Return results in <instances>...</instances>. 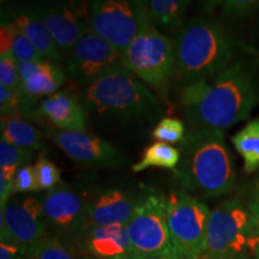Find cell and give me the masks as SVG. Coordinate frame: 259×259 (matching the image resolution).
Instances as JSON below:
<instances>
[{"label": "cell", "mask_w": 259, "mask_h": 259, "mask_svg": "<svg viewBox=\"0 0 259 259\" xmlns=\"http://www.w3.org/2000/svg\"><path fill=\"white\" fill-rule=\"evenodd\" d=\"M180 105L192 128L223 131L248 119L259 105V53L246 50L216 78L183 88Z\"/></svg>", "instance_id": "1"}, {"label": "cell", "mask_w": 259, "mask_h": 259, "mask_svg": "<svg viewBox=\"0 0 259 259\" xmlns=\"http://www.w3.org/2000/svg\"><path fill=\"white\" fill-rule=\"evenodd\" d=\"M174 47V78L183 88L216 78L247 50L222 25L203 16L190 19L180 29Z\"/></svg>", "instance_id": "2"}, {"label": "cell", "mask_w": 259, "mask_h": 259, "mask_svg": "<svg viewBox=\"0 0 259 259\" xmlns=\"http://www.w3.org/2000/svg\"><path fill=\"white\" fill-rule=\"evenodd\" d=\"M176 178L183 191L202 197L229 193L234 186L233 156L220 130L191 128L179 143Z\"/></svg>", "instance_id": "3"}, {"label": "cell", "mask_w": 259, "mask_h": 259, "mask_svg": "<svg viewBox=\"0 0 259 259\" xmlns=\"http://www.w3.org/2000/svg\"><path fill=\"white\" fill-rule=\"evenodd\" d=\"M88 114L120 124H151L162 114L157 97L124 65L100 77L84 90Z\"/></svg>", "instance_id": "4"}, {"label": "cell", "mask_w": 259, "mask_h": 259, "mask_svg": "<svg viewBox=\"0 0 259 259\" xmlns=\"http://www.w3.org/2000/svg\"><path fill=\"white\" fill-rule=\"evenodd\" d=\"M258 245L250 210L240 199L232 198L210 213L206 247L199 259H248L255 255Z\"/></svg>", "instance_id": "5"}, {"label": "cell", "mask_w": 259, "mask_h": 259, "mask_svg": "<svg viewBox=\"0 0 259 259\" xmlns=\"http://www.w3.org/2000/svg\"><path fill=\"white\" fill-rule=\"evenodd\" d=\"M122 65L153 88L164 89L176 71L174 42L161 34L147 17L122 53Z\"/></svg>", "instance_id": "6"}, {"label": "cell", "mask_w": 259, "mask_h": 259, "mask_svg": "<svg viewBox=\"0 0 259 259\" xmlns=\"http://www.w3.org/2000/svg\"><path fill=\"white\" fill-rule=\"evenodd\" d=\"M166 209L173 247L184 259H199L206 247L211 211L202 200L183 190L168 194Z\"/></svg>", "instance_id": "7"}, {"label": "cell", "mask_w": 259, "mask_h": 259, "mask_svg": "<svg viewBox=\"0 0 259 259\" xmlns=\"http://www.w3.org/2000/svg\"><path fill=\"white\" fill-rule=\"evenodd\" d=\"M126 229L138 259L167 253L174 248L167 222L166 198L161 194L149 192L139 197Z\"/></svg>", "instance_id": "8"}, {"label": "cell", "mask_w": 259, "mask_h": 259, "mask_svg": "<svg viewBox=\"0 0 259 259\" xmlns=\"http://www.w3.org/2000/svg\"><path fill=\"white\" fill-rule=\"evenodd\" d=\"M147 19L142 2L94 0L89 3V25L93 32L119 53H124Z\"/></svg>", "instance_id": "9"}, {"label": "cell", "mask_w": 259, "mask_h": 259, "mask_svg": "<svg viewBox=\"0 0 259 259\" xmlns=\"http://www.w3.org/2000/svg\"><path fill=\"white\" fill-rule=\"evenodd\" d=\"M47 228L44 204L35 197H11L0 209V242L29 247L47 235Z\"/></svg>", "instance_id": "10"}, {"label": "cell", "mask_w": 259, "mask_h": 259, "mask_svg": "<svg viewBox=\"0 0 259 259\" xmlns=\"http://www.w3.org/2000/svg\"><path fill=\"white\" fill-rule=\"evenodd\" d=\"M121 65V54L93 31L80 38L66 58L67 72L84 88Z\"/></svg>", "instance_id": "11"}, {"label": "cell", "mask_w": 259, "mask_h": 259, "mask_svg": "<svg viewBox=\"0 0 259 259\" xmlns=\"http://www.w3.org/2000/svg\"><path fill=\"white\" fill-rule=\"evenodd\" d=\"M32 8L61 52L69 53L80 38L92 31L87 3L44 2L32 4Z\"/></svg>", "instance_id": "12"}, {"label": "cell", "mask_w": 259, "mask_h": 259, "mask_svg": "<svg viewBox=\"0 0 259 259\" xmlns=\"http://www.w3.org/2000/svg\"><path fill=\"white\" fill-rule=\"evenodd\" d=\"M47 136L71 160L88 167H120L126 156L114 145L88 131L47 128Z\"/></svg>", "instance_id": "13"}, {"label": "cell", "mask_w": 259, "mask_h": 259, "mask_svg": "<svg viewBox=\"0 0 259 259\" xmlns=\"http://www.w3.org/2000/svg\"><path fill=\"white\" fill-rule=\"evenodd\" d=\"M44 204L47 227L60 236L73 242L79 240L87 231V203L78 193L65 186L45 193Z\"/></svg>", "instance_id": "14"}, {"label": "cell", "mask_w": 259, "mask_h": 259, "mask_svg": "<svg viewBox=\"0 0 259 259\" xmlns=\"http://www.w3.org/2000/svg\"><path fill=\"white\" fill-rule=\"evenodd\" d=\"M76 245L95 259H138L124 225L89 227Z\"/></svg>", "instance_id": "15"}, {"label": "cell", "mask_w": 259, "mask_h": 259, "mask_svg": "<svg viewBox=\"0 0 259 259\" xmlns=\"http://www.w3.org/2000/svg\"><path fill=\"white\" fill-rule=\"evenodd\" d=\"M139 197L120 189H107L93 194L87 203V228L96 226H126Z\"/></svg>", "instance_id": "16"}, {"label": "cell", "mask_w": 259, "mask_h": 259, "mask_svg": "<svg viewBox=\"0 0 259 259\" xmlns=\"http://www.w3.org/2000/svg\"><path fill=\"white\" fill-rule=\"evenodd\" d=\"M85 108L73 94L59 90L42 100L29 116L44 119L58 130L85 131Z\"/></svg>", "instance_id": "17"}, {"label": "cell", "mask_w": 259, "mask_h": 259, "mask_svg": "<svg viewBox=\"0 0 259 259\" xmlns=\"http://www.w3.org/2000/svg\"><path fill=\"white\" fill-rule=\"evenodd\" d=\"M18 71L21 77L19 92L34 101L58 93L66 82V74L59 65L52 61L18 63Z\"/></svg>", "instance_id": "18"}, {"label": "cell", "mask_w": 259, "mask_h": 259, "mask_svg": "<svg viewBox=\"0 0 259 259\" xmlns=\"http://www.w3.org/2000/svg\"><path fill=\"white\" fill-rule=\"evenodd\" d=\"M5 15L11 22L23 32V35L34 45L45 59L53 61H61L64 59L61 50L51 36L50 31L42 23V21L35 12L32 5L21 4L12 6Z\"/></svg>", "instance_id": "19"}, {"label": "cell", "mask_w": 259, "mask_h": 259, "mask_svg": "<svg viewBox=\"0 0 259 259\" xmlns=\"http://www.w3.org/2000/svg\"><path fill=\"white\" fill-rule=\"evenodd\" d=\"M11 53L18 63L25 61H45L40 52L24 36L23 32L12 23L11 19L4 12L2 15V28H0V56Z\"/></svg>", "instance_id": "20"}, {"label": "cell", "mask_w": 259, "mask_h": 259, "mask_svg": "<svg viewBox=\"0 0 259 259\" xmlns=\"http://www.w3.org/2000/svg\"><path fill=\"white\" fill-rule=\"evenodd\" d=\"M143 3L145 15L157 29L176 30L184 27L185 12L191 4L187 0H147Z\"/></svg>", "instance_id": "21"}, {"label": "cell", "mask_w": 259, "mask_h": 259, "mask_svg": "<svg viewBox=\"0 0 259 259\" xmlns=\"http://www.w3.org/2000/svg\"><path fill=\"white\" fill-rule=\"evenodd\" d=\"M0 135L3 142L25 150H38L45 145L42 132L30 122L16 116L2 118Z\"/></svg>", "instance_id": "22"}, {"label": "cell", "mask_w": 259, "mask_h": 259, "mask_svg": "<svg viewBox=\"0 0 259 259\" xmlns=\"http://www.w3.org/2000/svg\"><path fill=\"white\" fill-rule=\"evenodd\" d=\"M232 142L244 160L245 170L247 173L257 170L259 168V116L233 136Z\"/></svg>", "instance_id": "23"}, {"label": "cell", "mask_w": 259, "mask_h": 259, "mask_svg": "<svg viewBox=\"0 0 259 259\" xmlns=\"http://www.w3.org/2000/svg\"><path fill=\"white\" fill-rule=\"evenodd\" d=\"M179 149L174 148L170 144L156 142L145 149L142 160L132 166V170L135 173H139V171H143L150 167H158L176 171L179 166Z\"/></svg>", "instance_id": "24"}, {"label": "cell", "mask_w": 259, "mask_h": 259, "mask_svg": "<svg viewBox=\"0 0 259 259\" xmlns=\"http://www.w3.org/2000/svg\"><path fill=\"white\" fill-rule=\"evenodd\" d=\"M27 259H77L72 247L56 235H46L28 247Z\"/></svg>", "instance_id": "25"}, {"label": "cell", "mask_w": 259, "mask_h": 259, "mask_svg": "<svg viewBox=\"0 0 259 259\" xmlns=\"http://www.w3.org/2000/svg\"><path fill=\"white\" fill-rule=\"evenodd\" d=\"M34 157V151L12 147L0 141V177L14 180L17 170L28 164Z\"/></svg>", "instance_id": "26"}, {"label": "cell", "mask_w": 259, "mask_h": 259, "mask_svg": "<svg viewBox=\"0 0 259 259\" xmlns=\"http://www.w3.org/2000/svg\"><path fill=\"white\" fill-rule=\"evenodd\" d=\"M154 139L162 143H180L185 137V126L176 118H162L151 132Z\"/></svg>", "instance_id": "27"}, {"label": "cell", "mask_w": 259, "mask_h": 259, "mask_svg": "<svg viewBox=\"0 0 259 259\" xmlns=\"http://www.w3.org/2000/svg\"><path fill=\"white\" fill-rule=\"evenodd\" d=\"M34 166L35 171H36L38 191H47L48 192V191L56 189L57 186H60L61 176L59 168L46 156L41 155Z\"/></svg>", "instance_id": "28"}, {"label": "cell", "mask_w": 259, "mask_h": 259, "mask_svg": "<svg viewBox=\"0 0 259 259\" xmlns=\"http://www.w3.org/2000/svg\"><path fill=\"white\" fill-rule=\"evenodd\" d=\"M259 9V2L253 0H227L223 3L221 15L227 21H240Z\"/></svg>", "instance_id": "29"}, {"label": "cell", "mask_w": 259, "mask_h": 259, "mask_svg": "<svg viewBox=\"0 0 259 259\" xmlns=\"http://www.w3.org/2000/svg\"><path fill=\"white\" fill-rule=\"evenodd\" d=\"M21 77L18 71V61L11 53L0 56V85L10 90H18Z\"/></svg>", "instance_id": "30"}, {"label": "cell", "mask_w": 259, "mask_h": 259, "mask_svg": "<svg viewBox=\"0 0 259 259\" xmlns=\"http://www.w3.org/2000/svg\"><path fill=\"white\" fill-rule=\"evenodd\" d=\"M38 191L36 171L34 164H25L21 167L14 178V186H12V194L29 193Z\"/></svg>", "instance_id": "31"}, {"label": "cell", "mask_w": 259, "mask_h": 259, "mask_svg": "<svg viewBox=\"0 0 259 259\" xmlns=\"http://www.w3.org/2000/svg\"><path fill=\"white\" fill-rule=\"evenodd\" d=\"M28 247L0 242V259H27Z\"/></svg>", "instance_id": "32"}, {"label": "cell", "mask_w": 259, "mask_h": 259, "mask_svg": "<svg viewBox=\"0 0 259 259\" xmlns=\"http://www.w3.org/2000/svg\"><path fill=\"white\" fill-rule=\"evenodd\" d=\"M247 208L250 210L254 221L259 220V177L250 189V194H248L247 199Z\"/></svg>", "instance_id": "33"}, {"label": "cell", "mask_w": 259, "mask_h": 259, "mask_svg": "<svg viewBox=\"0 0 259 259\" xmlns=\"http://www.w3.org/2000/svg\"><path fill=\"white\" fill-rule=\"evenodd\" d=\"M144 259H184V258L181 257V255L179 254V252H178L176 248H173V250L167 252V253L151 255V257H148V258H144Z\"/></svg>", "instance_id": "34"}, {"label": "cell", "mask_w": 259, "mask_h": 259, "mask_svg": "<svg viewBox=\"0 0 259 259\" xmlns=\"http://www.w3.org/2000/svg\"><path fill=\"white\" fill-rule=\"evenodd\" d=\"M253 226H254L255 234L259 235V220H257V221H254V220H253Z\"/></svg>", "instance_id": "35"}, {"label": "cell", "mask_w": 259, "mask_h": 259, "mask_svg": "<svg viewBox=\"0 0 259 259\" xmlns=\"http://www.w3.org/2000/svg\"><path fill=\"white\" fill-rule=\"evenodd\" d=\"M78 259H95V258H93V257H89V255H85V254H82V257L78 258Z\"/></svg>", "instance_id": "36"}, {"label": "cell", "mask_w": 259, "mask_h": 259, "mask_svg": "<svg viewBox=\"0 0 259 259\" xmlns=\"http://www.w3.org/2000/svg\"><path fill=\"white\" fill-rule=\"evenodd\" d=\"M255 258L259 259V245L257 246V250H255Z\"/></svg>", "instance_id": "37"}, {"label": "cell", "mask_w": 259, "mask_h": 259, "mask_svg": "<svg viewBox=\"0 0 259 259\" xmlns=\"http://www.w3.org/2000/svg\"><path fill=\"white\" fill-rule=\"evenodd\" d=\"M258 10H259V9H258Z\"/></svg>", "instance_id": "38"}]
</instances>
